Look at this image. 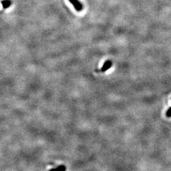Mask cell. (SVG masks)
Returning a JSON list of instances; mask_svg holds the SVG:
<instances>
[{"label":"cell","mask_w":171,"mask_h":171,"mask_svg":"<svg viewBox=\"0 0 171 171\" xmlns=\"http://www.w3.org/2000/svg\"><path fill=\"white\" fill-rule=\"evenodd\" d=\"M69 1L73 4L75 9L78 12H80L83 10V5L81 3H80L79 0H69Z\"/></svg>","instance_id":"cell-1"},{"label":"cell","mask_w":171,"mask_h":171,"mask_svg":"<svg viewBox=\"0 0 171 171\" xmlns=\"http://www.w3.org/2000/svg\"><path fill=\"white\" fill-rule=\"evenodd\" d=\"M112 66V62L110 60H107L104 63V64L103 65L101 69V71L102 72H106L107 70L110 69V67Z\"/></svg>","instance_id":"cell-2"},{"label":"cell","mask_w":171,"mask_h":171,"mask_svg":"<svg viewBox=\"0 0 171 171\" xmlns=\"http://www.w3.org/2000/svg\"><path fill=\"white\" fill-rule=\"evenodd\" d=\"M1 4L3 8H7L12 4V1L10 0H3Z\"/></svg>","instance_id":"cell-3"},{"label":"cell","mask_w":171,"mask_h":171,"mask_svg":"<svg viewBox=\"0 0 171 171\" xmlns=\"http://www.w3.org/2000/svg\"><path fill=\"white\" fill-rule=\"evenodd\" d=\"M49 171H66V167L64 165H60L57 168H53L50 169Z\"/></svg>","instance_id":"cell-4"},{"label":"cell","mask_w":171,"mask_h":171,"mask_svg":"<svg viewBox=\"0 0 171 171\" xmlns=\"http://www.w3.org/2000/svg\"><path fill=\"white\" fill-rule=\"evenodd\" d=\"M166 117L168 118L171 117V107L167 110V111L166 112Z\"/></svg>","instance_id":"cell-5"}]
</instances>
